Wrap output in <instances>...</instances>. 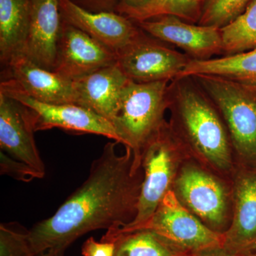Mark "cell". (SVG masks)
I'll use <instances>...</instances> for the list:
<instances>
[{"mask_svg": "<svg viewBox=\"0 0 256 256\" xmlns=\"http://www.w3.org/2000/svg\"><path fill=\"white\" fill-rule=\"evenodd\" d=\"M170 82H136L124 88L118 112L112 126L121 144L130 148L134 164L141 168V154L154 134L166 124Z\"/></svg>", "mask_w": 256, "mask_h": 256, "instance_id": "3", "label": "cell"}, {"mask_svg": "<svg viewBox=\"0 0 256 256\" xmlns=\"http://www.w3.org/2000/svg\"><path fill=\"white\" fill-rule=\"evenodd\" d=\"M252 0H206L198 24L222 28L239 16Z\"/></svg>", "mask_w": 256, "mask_h": 256, "instance_id": "23", "label": "cell"}, {"mask_svg": "<svg viewBox=\"0 0 256 256\" xmlns=\"http://www.w3.org/2000/svg\"><path fill=\"white\" fill-rule=\"evenodd\" d=\"M197 75L215 76L256 85V47L220 58L206 60L191 58L178 78Z\"/></svg>", "mask_w": 256, "mask_h": 256, "instance_id": "20", "label": "cell"}, {"mask_svg": "<svg viewBox=\"0 0 256 256\" xmlns=\"http://www.w3.org/2000/svg\"><path fill=\"white\" fill-rule=\"evenodd\" d=\"M142 31L116 53L122 72L136 82H172L178 78L191 58L152 40Z\"/></svg>", "mask_w": 256, "mask_h": 256, "instance_id": "8", "label": "cell"}, {"mask_svg": "<svg viewBox=\"0 0 256 256\" xmlns=\"http://www.w3.org/2000/svg\"><path fill=\"white\" fill-rule=\"evenodd\" d=\"M32 249L28 230L18 223L0 225V256H38Z\"/></svg>", "mask_w": 256, "mask_h": 256, "instance_id": "24", "label": "cell"}, {"mask_svg": "<svg viewBox=\"0 0 256 256\" xmlns=\"http://www.w3.org/2000/svg\"><path fill=\"white\" fill-rule=\"evenodd\" d=\"M198 256H236L233 254H230L224 248L215 249V250H210V252H204L201 255Z\"/></svg>", "mask_w": 256, "mask_h": 256, "instance_id": "29", "label": "cell"}, {"mask_svg": "<svg viewBox=\"0 0 256 256\" xmlns=\"http://www.w3.org/2000/svg\"><path fill=\"white\" fill-rule=\"evenodd\" d=\"M116 246L114 242H96L90 237L82 244V254L84 256H114Z\"/></svg>", "mask_w": 256, "mask_h": 256, "instance_id": "26", "label": "cell"}, {"mask_svg": "<svg viewBox=\"0 0 256 256\" xmlns=\"http://www.w3.org/2000/svg\"><path fill=\"white\" fill-rule=\"evenodd\" d=\"M117 63V54L79 28L62 21L53 72L75 82Z\"/></svg>", "mask_w": 256, "mask_h": 256, "instance_id": "9", "label": "cell"}, {"mask_svg": "<svg viewBox=\"0 0 256 256\" xmlns=\"http://www.w3.org/2000/svg\"><path fill=\"white\" fill-rule=\"evenodd\" d=\"M142 228L153 230L193 256L224 247V233L216 232L202 223L183 206L172 190L166 193L146 224L132 230Z\"/></svg>", "mask_w": 256, "mask_h": 256, "instance_id": "6", "label": "cell"}, {"mask_svg": "<svg viewBox=\"0 0 256 256\" xmlns=\"http://www.w3.org/2000/svg\"><path fill=\"white\" fill-rule=\"evenodd\" d=\"M252 256H256V254H255V255H252Z\"/></svg>", "mask_w": 256, "mask_h": 256, "instance_id": "31", "label": "cell"}, {"mask_svg": "<svg viewBox=\"0 0 256 256\" xmlns=\"http://www.w3.org/2000/svg\"><path fill=\"white\" fill-rule=\"evenodd\" d=\"M178 200L216 232L224 233L228 216V194L224 185L195 166L182 168L175 180Z\"/></svg>", "mask_w": 256, "mask_h": 256, "instance_id": "10", "label": "cell"}, {"mask_svg": "<svg viewBox=\"0 0 256 256\" xmlns=\"http://www.w3.org/2000/svg\"><path fill=\"white\" fill-rule=\"evenodd\" d=\"M30 34L24 55L53 72L62 18L58 0H30Z\"/></svg>", "mask_w": 256, "mask_h": 256, "instance_id": "17", "label": "cell"}, {"mask_svg": "<svg viewBox=\"0 0 256 256\" xmlns=\"http://www.w3.org/2000/svg\"><path fill=\"white\" fill-rule=\"evenodd\" d=\"M192 77L220 111L244 166L256 169V85L215 76Z\"/></svg>", "mask_w": 256, "mask_h": 256, "instance_id": "4", "label": "cell"}, {"mask_svg": "<svg viewBox=\"0 0 256 256\" xmlns=\"http://www.w3.org/2000/svg\"><path fill=\"white\" fill-rule=\"evenodd\" d=\"M150 1L151 0H116V9L124 8H138Z\"/></svg>", "mask_w": 256, "mask_h": 256, "instance_id": "28", "label": "cell"}, {"mask_svg": "<svg viewBox=\"0 0 256 256\" xmlns=\"http://www.w3.org/2000/svg\"><path fill=\"white\" fill-rule=\"evenodd\" d=\"M182 146L168 124L150 140L141 154L143 180L136 217L132 222L120 228H138L152 216L160 202L171 190Z\"/></svg>", "mask_w": 256, "mask_h": 256, "instance_id": "5", "label": "cell"}, {"mask_svg": "<svg viewBox=\"0 0 256 256\" xmlns=\"http://www.w3.org/2000/svg\"><path fill=\"white\" fill-rule=\"evenodd\" d=\"M84 9L92 12H112L116 0H72Z\"/></svg>", "mask_w": 256, "mask_h": 256, "instance_id": "27", "label": "cell"}, {"mask_svg": "<svg viewBox=\"0 0 256 256\" xmlns=\"http://www.w3.org/2000/svg\"><path fill=\"white\" fill-rule=\"evenodd\" d=\"M101 240L114 242V256H193L150 229H110Z\"/></svg>", "mask_w": 256, "mask_h": 256, "instance_id": "19", "label": "cell"}, {"mask_svg": "<svg viewBox=\"0 0 256 256\" xmlns=\"http://www.w3.org/2000/svg\"><path fill=\"white\" fill-rule=\"evenodd\" d=\"M233 220L223 248L236 256L256 254V169L244 166L234 182Z\"/></svg>", "mask_w": 256, "mask_h": 256, "instance_id": "12", "label": "cell"}, {"mask_svg": "<svg viewBox=\"0 0 256 256\" xmlns=\"http://www.w3.org/2000/svg\"><path fill=\"white\" fill-rule=\"evenodd\" d=\"M38 256H50V254H48V252H44V254H40Z\"/></svg>", "mask_w": 256, "mask_h": 256, "instance_id": "30", "label": "cell"}, {"mask_svg": "<svg viewBox=\"0 0 256 256\" xmlns=\"http://www.w3.org/2000/svg\"><path fill=\"white\" fill-rule=\"evenodd\" d=\"M142 31L186 52L192 60H206L224 54L220 28L184 22L174 16L138 22Z\"/></svg>", "mask_w": 256, "mask_h": 256, "instance_id": "11", "label": "cell"}, {"mask_svg": "<svg viewBox=\"0 0 256 256\" xmlns=\"http://www.w3.org/2000/svg\"><path fill=\"white\" fill-rule=\"evenodd\" d=\"M224 54H234L256 47V0H252L242 14L220 28Z\"/></svg>", "mask_w": 256, "mask_h": 256, "instance_id": "22", "label": "cell"}, {"mask_svg": "<svg viewBox=\"0 0 256 256\" xmlns=\"http://www.w3.org/2000/svg\"><path fill=\"white\" fill-rule=\"evenodd\" d=\"M130 82L117 63L74 82L76 105L114 124L124 88Z\"/></svg>", "mask_w": 256, "mask_h": 256, "instance_id": "16", "label": "cell"}, {"mask_svg": "<svg viewBox=\"0 0 256 256\" xmlns=\"http://www.w3.org/2000/svg\"><path fill=\"white\" fill-rule=\"evenodd\" d=\"M26 106L0 92V146L8 156L45 175V165L35 142Z\"/></svg>", "mask_w": 256, "mask_h": 256, "instance_id": "13", "label": "cell"}, {"mask_svg": "<svg viewBox=\"0 0 256 256\" xmlns=\"http://www.w3.org/2000/svg\"><path fill=\"white\" fill-rule=\"evenodd\" d=\"M30 22V0H0V60L3 65L24 54Z\"/></svg>", "mask_w": 256, "mask_h": 256, "instance_id": "18", "label": "cell"}, {"mask_svg": "<svg viewBox=\"0 0 256 256\" xmlns=\"http://www.w3.org/2000/svg\"><path fill=\"white\" fill-rule=\"evenodd\" d=\"M0 92L28 108L35 132L60 128L66 131L98 134L120 143L111 122L94 111L76 104H53L32 98L10 79L2 80Z\"/></svg>", "mask_w": 256, "mask_h": 256, "instance_id": "7", "label": "cell"}, {"mask_svg": "<svg viewBox=\"0 0 256 256\" xmlns=\"http://www.w3.org/2000/svg\"><path fill=\"white\" fill-rule=\"evenodd\" d=\"M6 79L32 98L53 104H76L74 82L42 68L26 56H16L4 66Z\"/></svg>", "mask_w": 256, "mask_h": 256, "instance_id": "15", "label": "cell"}, {"mask_svg": "<svg viewBox=\"0 0 256 256\" xmlns=\"http://www.w3.org/2000/svg\"><path fill=\"white\" fill-rule=\"evenodd\" d=\"M168 98L178 127L172 130L181 142L216 169L228 170L230 137L220 111L204 90L192 77L175 78L170 82Z\"/></svg>", "mask_w": 256, "mask_h": 256, "instance_id": "2", "label": "cell"}, {"mask_svg": "<svg viewBox=\"0 0 256 256\" xmlns=\"http://www.w3.org/2000/svg\"><path fill=\"white\" fill-rule=\"evenodd\" d=\"M108 142L94 160L88 176L50 218L28 230L35 254L65 256L76 240L92 230L119 228L132 222L143 180L132 150L119 154Z\"/></svg>", "mask_w": 256, "mask_h": 256, "instance_id": "1", "label": "cell"}, {"mask_svg": "<svg viewBox=\"0 0 256 256\" xmlns=\"http://www.w3.org/2000/svg\"><path fill=\"white\" fill-rule=\"evenodd\" d=\"M205 2L206 0H151L138 8L116 10L119 14L138 23L163 16H174L198 22Z\"/></svg>", "mask_w": 256, "mask_h": 256, "instance_id": "21", "label": "cell"}, {"mask_svg": "<svg viewBox=\"0 0 256 256\" xmlns=\"http://www.w3.org/2000/svg\"><path fill=\"white\" fill-rule=\"evenodd\" d=\"M0 172L18 181L30 182L36 178L44 176L40 172L20 160L12 158L1 150L0 152Z\"/></svg>", "mask_w": 256, "mask_h": 256, "instance_id": "25", "label": "cell"}, {"mask_svg": "<svg viewBox=\"0 0 256 256\" xmlns=\"http://www.w3.org/2000/svg\"><path fill=\"white\" fill-rule=\"evenodd\" d=\"M62 21L85 32L117 53L140 30L130 20L114 12H92L72 0H58Z\"/></svg>", "mask_w": 256, "mask_h": 256, "instance_id": "14", "label": "cell"}]
</instances>
